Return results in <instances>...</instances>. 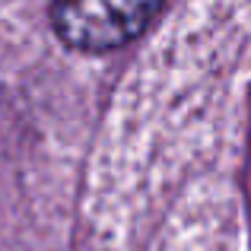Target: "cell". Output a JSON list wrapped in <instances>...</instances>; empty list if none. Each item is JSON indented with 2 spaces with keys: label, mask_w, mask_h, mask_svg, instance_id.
<instances>
[{
  "label": "cell",
  "mask_w": 251,
  "mask_h": 251,
  "mask_svg": "<svg viewBox=\"0 0 251 251\" xmlns=\"http://www.w3.org/2000/svg\"><path fill=\"white\" fill-rule=\"evenodd\" d=\"M162 0H54V29L80 51H115L137 38Z\"/></svg>",
  "instance_id": "obj_1"
}]
</instances>
